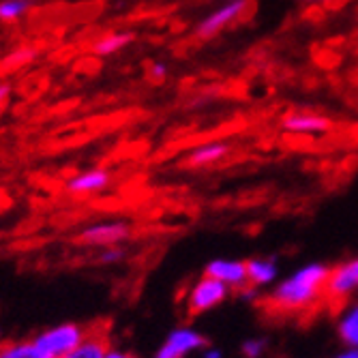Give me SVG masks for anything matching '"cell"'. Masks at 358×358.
Wrapping results in <instances>:
<instances>
[{
    "label": "cell",
    "mask_w": 358,
    "mask_h": 358,
    "mask_svg": "<svg viewBox=\"0 0 358 358\" xmlns=\"http://www.w3.org/2000/svg\"><path fill=\"white\" fill-rule=\"evenodd\" d=\"M331 268L322 264H309L292 279H285L275 292L262 301V309L271 315H307L311 309L327 305V283Z\"/></svg>",
    "instance_id": "obj_1"
},
{
    "label": "cell",
    "mask_w": 358,
    "mask_h": 358,
    "mask_svg": "<svg viewBox=\"0 0 358 358\" xmlns=\"http://www.w3.org/2000/svg\"><path fill=\"white\" fill-rule=\"evenodd\" d=\"M90 333V327H82L76 322H62L50 327L32 337V345L37 348L41 358H64L71 354Z\"/></svg>",
    "instance_id": "obj_2"
},
{
    "label": "cell",
    "mask_w": 358,
    "mask_h": 358,
    "mask_svg": "<svg viewBox=\"0 0 358 358\" xmlns=\"http://www.w3.org/2000/svg\"><path fill=\"white\" fill-rule=\"evenodd\" d=\"M356 289H358V257L331 268L329 283H327V305L324 307L341 311L350 303Z\"/></svg>",
    "instance_id": "obj_3"
},
{
    "label": "cell",
    "mask_w": 358,
    "mask_h": 358,
    "mask_svg": "<svg viewBox=\"0 0 358 358\" xmlns=\"http://www.w3.org/2000/svg\"><path fill=\"white\" fill-rule=\"evenodd\" d=\"M230 294V285H225L223 281L204 275L198 283H195L189 292V301H187V311L189 315H198L204 313L219 303H223Z\"/></svg>",
    "instance_id": "obj_4"
},
{
    "label": "cell",
    "mask_w": 358,
    "mask_h": 358,
    "mask_svg": "<svg viewBox=\"0 0 358 358\" xmlns=\"http://www.w3.org/2000/svg\"><path fill=\"white\" fill-rule=\"evenodd\" d=\"M131 236V227L124 221H106L94 223L80 234V243L92 247H114Z\"/></svg>",
    "instance_id": "obj_5"
},
{
    "label": "cell",
    "mask_w": 358,
    "mask_h": 358,
    "mask_svg": "<svg viewBox=\"0 0 358 358\" xmlns=\"http://www.w3.org/2000/svg\"><path fill=\"white\" fill-rule=\"evenodd\" d=\"M245 9H247V0H230L227 5H221L219 9L208 13L204 20H200L195 32H198V37L202 39H213L217 32H221L225 26H230L234 20H238Z\"/></svg>",
    "instance_id": "obj_6"
},
{
    "label": "cell",
    "mask_w": 358,
    "mask_h": 358,
    "mask_svg": "<svg viewBox=\"0 0 358 358\" xmlns=\"http://www.w3.org/2000/svg\"><path fill=\"white\" fill-rule=\"evenodd\" d=\"M281 127L287 134H296V136H320L331 131V120L327 116L311 114V112H289L283 116Z\"/></svg>",
    "instance_id": "obj_7"
},
{
    "label": "cell",
    "mask_w": 358,
    "mask_h": 358,
    "mask_svg": "<svg viewBox=\"0 0 358 358\" xmlns=\"http://www.w3.org/2000/svg\"><path fill=\"white\" fill-rule=\"evenodd\" d=\"M206 341L189 329H180V331H174L166 343L159 348L157 356L155 358H187L191 352L200 350Z\"/></svg>",
    "instance_id": "obj_8"
},
{
    "label": "cell",
    "mask_w": 358,
    "mask_h": 358,
    "mask_svg": "<svg viewBox=\"0 0 358 358\" xmlns=\"http://www.w3.org/2000/svg\"><path fill=\"white\" fill-rule=\"evenodd\" d=\"M206 275L223 281L234 289H249V275H247V262H227V259H217L206 266Z\"/></svg>",
    "instance_id": "obj_9"
},
{
    "label": "cell",
    "mask_w": 358,
    "mask_h": 358,
    "mask_svg": "<svg viewBox=\"0 0 358 358\" xmlns=\"http://www.w3.org/2000/svg\"><path fill=\"white\" fill-rule=\"evenodd\" d=\"M110 337L103 327H90L88 337L64 358H103L110 350Z\"/></svg>",
    "instance_id": "obj_10"
},
{
    "label": "cell",
    "mask_w": 358,
    "mask_h": 358,
    "mask_svg": "<svg viewBox=\"0 0 358 358\" xmlns=\"http://www.w3.org/2000/svg\"><path fill=\"white\" fill-rule=\"evenodd\" d=\"M230 155V144L225 142H206V144H200L195 146L187 157H185V164L189 168H208L217 161L225 159Z\"/></svg>",
    "instance_id": "obj_11"
},
{
    "label": "cell",
    "mask_w": 358,
    "mask_h": 358,
    "mask_svg": "<svg viewBox=\"0 0 358 358\" xmlns=\"http://www.w3.org/2000/svg\"><path fill=\"white\" fill-rule=\"evenodd\" d=\"M337 333L345 345L358 348V301L348 303L341 309V315L337 322Z\"/></svg>",
    "instance_id": "obj_12"
},
{
    "label": "cell",
    "mask_w": 358,
    "mask_h": 358,
    "mask_svg": "<svg viewBox=\"0 0 358 358\" xmlns=\"http://www.w3.org/2000/svg\"><path fill=\"white\" fill-rule=\"evenodd\" d=\"M110 185V174L106 170H90L84 172L67 182V189L71 193H96L103 191Z\"/></svg>",
    "instance_id": "obj_13"
},
{
    "label": "cell",
    "mask_w": 358,
    "mask_h": 358,
    "mask_svg": "<svg viewBox=\"0 0 358 358\" xmlns=\"http://www.w3.org/2000/svg\"><path fill=\"white\" fill-rule=\"evenodd\" d=\"M247 275H249V285H266L275 279L277 266L273 259H249L247 262Z\"/></svg>",
    "instance_id": "obj_14"
},
{
    "label": "cell",
    "mask_w": 358,
    "mask_h": 358,
    "mask_svg": "<svg viewBox=\"0 0 358 358\" xmlns=\"http://www.w3.org/2000/svg\"><path fill=\"white\" fill-rule=\"evenodd\" d=\"M134 39H136L134 32H114V35H108V37H103L99 43H96L94 52L99 56H110V54L127 48L129 43H134Z\"/></svg>",
    "instance_id": "obj_15"
},
{
    "label": "cell",
    "mask_w": 358,
    "mask_h": 358,
    "mask_svg": "<svg viewBox=\"0 0 358 358\" xmlns=\"http://www.w3.org/2000/svg\"><path fill=\"white\" fill-rule=\"evenodd\" d=\"M0 358H41V354L32 345V339H24L0 345Z\"/></svg>",
    "instance_id": "obj_16"
},
{
    "label": "cell",
    "mask_w": 358,
    "mask_h": 358,
    "mask_svg": "<svg viewBox=\"0 0 358 358\" xmlns=\"http://www.w3.org/2000/svg\"><path fill=\"white\" fill-rule=\"evenodd\" d=\"M28 7H30L28 0H5V3H0V17L3 20L20 17Z\"/></svg>",
    "instance_id": "obj_17"
},
{
    "label": "cell",
    "mask_w": 358,
    "mask_h": 358,
    "mask_svg": "<svg viewBox=\"0 0 358 358\" xmlns=\"http://www.w3.org/2000/svg\"><path fill=\"white\" fill-rule=\"evenodd\" d=\"M168 76H170V69H168V64H166V62H152V64H150V78H152L155 82H164Z\"/></svg>",
    "instance_id": "obj_18"
},
{
    "label": "cell",
    "mask_w": 358,
    "mask_h": 358,
    "mask_svg": "<svg viewBox=\"0 0 358 358\" xmlns=\"http://www.w3.org/2000/svg\"><path fill=\"white\" fill-rule=\"evenodd\" d=\"M262 350H264V343L262 341H247L243 345V354L247 358H257L259 354H262Z\"/></svg>",
    "instance_id": "obj_19"
},
{
    "label": "cell",
    "mask_w": 358,
    "mask_h": 358,
    "mask_svg": "<svg viewBox=\"0 0 358 358\" xmlns=\"http://www.w3.org/2000/svg\"><path fill=\"white\" fill-rule=\"evenodd\" d=\"M122 249H118V247H110L108 251H103L101 253V262L103 264H112V262H118V259H122Z\"/></svg>",
    "instance_id": "obj_20"
},
{
    "label": "cell",
    "mask_w": 358,
    "mask_h": 358,
    "mask_svg": "<svg viewBox=\"0 0 358 358\" xmlns=\"http://www.w3.org/2000/svg\"><path fill=\"white\" fill-rule=\"evenodd\" d=\"M103 358H134L129 352H124V350H116V348H110L108 350V354L103 356Z\"/></svg>",
    "instance_id": "obj_21"
},
{
    "label": "cell",
    "mask_w": 358,
    "mask_h": 358,
    "mask_svg": "<svg viewBox=\"0 0 358 358\" xmlns=\"http://www.w3.org/2000/svg\"><path fill=\"white\" fill-rule=\"evenodd\" d=\"M335 358H358V348H350L348 352H341Z\"/></svg>",
    "instance_id": "obj_22"
},
{
    "label": "cell",
    "mask_w": 358,
    "mask_h": 358,
    "mask_svg": "<svg viewBox=\"0 0 358 358\" xmlns=\"http://www.w3.org/2000/svg\"><path fill=\"white\" fill-rule=\"evenodd\" d=\"M7 94H9V86L7 84H0V101H3Z\"/></svg>",
    "instance_id": "obj_23"
},
{
    "label": "cell",
    "mask_w": 358,
    "mask_h": 358,
    "mask_svg": "<svg viewBox=\"0 0 358 358\" xmlns=\"http://www.w3.org/2000/svg\"><path fill=\"white\" fill-rule=\"evenodd\" d=\"M299 3H307L309 5V3H322V0H299Z\"/></svg>",
    "instance_id": "obj_24"
}]
</instances>
